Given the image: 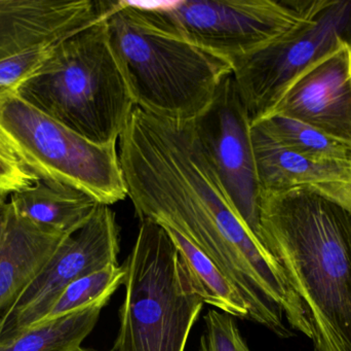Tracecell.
<instances>
[{"label": "cell", "instance_id": "obj_8", "mask_svg": "<svg viewBox=\"0 0 351 351\" xmlns=\"http://www.w3.org/2000/svg\"><path fill=\"white\" fill-rule=\"evenodd\" d=\"M119 230L115 212L100 204L77 232L65 239L43 271L0 315V343L40 323L72 282L119 264Z\"/></svg>", "mask_w": 351, "mask_h": 351}, {"label": "cell", "instance_id": "obj_17", "mask_svg": "<svg viewBox=\"0 0 351 351\" xmlns=\"http://www.w3.org/2000/svg\"><path fill=\"white\" fill-rule=\"evenodd\" d=\"M256 124L285 148L305 158L324 162H351L350 146L306 124L278 115Z\"/></svg>", "mask_w": 351, "mask_h": 351}, {"label": "cell", "instance_id": "obj_1", "mask_svg": "<svg viewBox=\"0 0 351 351\" xmlns=\"http://www.w3.org/2000/svg\"><path fill=\"white\" fill-rule=\"evenodd\" d=\"M344 183L263 194L264 247L308 313L315 351H351V208Z\"/></svg>", "mask_w": 351, "mask_h": 351}, {"label": "cell", "instance_id": "obj_20", "mask_svg": "<svg viewBox=\"0 0 351 351\" xmlns=\"http://www.w3.org/2000/svg\"><path fill=\"white\" fill-rule=\"evenodd\" d=\"M57 45H39L0 60V93L16 90L40 68Z\"/></svg>", "mask_w": 351, "mask_h": 351}, {"label": "cell", "instance_id": "obj_15", "mask_svg": "<svg viewBox=\"0 0 351 351\" xmlns=\"http://www.w3.org/2000/svg\"><path fill=\"white\" fill-rule=\"evenodd\" d=\"M114 293L69 315L33 326L18 337L0 343V351H75L96 327Z\"/></svg>", "mask_w": 351, "mask_h": 351}, {"label": "cell", "instance_id": "obj_6", "mask_svg": "<svg viewBox=\"0 0 351 351\" xmlns=\"http://www.w3.org/2000/svg\"><path fill=\"white\" fill-rule=\"evenodd\" d=\"M143 22L231 64L288 32L303 19L298 0L125 1Z\"/></svg>", "mask_w": 351, "mask_h": 351}, {"label": "cell", "instance_id": "obj_10", "mask_svg": "<svg viewBox=\"0 0 351 351\" xmlns=\"http://www.w3.org/2000/svg\"><path fill=\"white\" fill-rule=\"evenodd\" d=\"M274 115L306 124L351 148V47H341L303 73Z\"/></svg>", "mask_w": 351, "mask_h": 351}, {"label": "cell", "instance_id": "obj_4", "mask_svg": "<svg viewBox=\"0 0 351 351\" xmlns=\"http://www.w3.org/2000/svg\"><path fill=\"white\" fill-rule=\"evenodd\" d=\"M114 351H185L204 301L164 227L140 220L127 262Z\"/></svg>", "mask_w": 351, "mask_h": 351}, {"label": "cell", "instance_id": "obj_2", "mask_svg": "<svg viewBox=\"0 0 351 351\" xmlns=\"http://www.w3.org/2000/svg\"><path fill=\"white\" fill-rule=\"evenodd\" d=\"M106 16L58 43L12 92L86 139L117 146L135 104L109 45Z\"/></svg>", "mask_w": 351, "mask_h": 351}, {"label": "cell", "instance_id": "obj_14", "mask_svg": "<svg viewBox=\"0 0 351 351\" xmlns=\"http://www.w3.org/2000/svg\"><path fill=\"white\" fill-rule=\"evenodd\" d=\"M8 203L22 218L67 236L82 228L100 205L80 190L47 179L12 194Z\"/></svg>", "mask_w": 351, "mask_h": 351}, {"label": "cell", "instance_id": "obj_13", "mask_svg": "<svg viewBox=\"0 0 351 351\" xmlns=\"http://www.w3.org/2000/svg\"><path fill=\"white\" fill-rule=\"evenodd\" d=\"M252 142L262 195L306 185L351 183V162L305 158L285 148L258 124L252 127Z\"/></svg>", "mask_w": 351, "mask_h": 351}, {"label": "cell", "instance_id": "obj_12", "mask_svg": "<svg viewBox=\"0 0 351 351\" xmlns=\"http://www.w3.org/2000/svg\"><path fill=\"white\" fill-rule=\"evenodd\" d=\"M67 237L22 218L10 205L0 242V315L30 286Z\"/></svg>", "mask_w": 351, "mask_h": 351}, {"label": "cell", "instance_id": "obj_19", "mask_svg": "<svg viewBox=\"0 0 351 351\" xmlns=\"http://www.w3.org/2000/svg\"><path fill=\"white\" fill-rule=\"evenodd\" d=\"M204 321L199 351H251L237 328L234 317L210 309Z\"/></svg>", "mask_w": 351, "mask_h": 351}, {"label": "cell", "instance_id": "obj_11", "mask_svg": "<svg viewBox=\"0 0 351 351\" xmlns=\"http://www.w3.org/2000/svg\"><path fill=\"white\" fill-rule=\"evenodd\" d=\"M111 1L0 0V60L55 45L102 20Z\"/></svg>", "mask_w": 351, "mask_h": 351}, {"label": "cell", "instance_id": "obj_7", "mask_svg": "<svg viewBox=\"0 0 351 351\" xmlns=\"http://www.w3.org/2000/svg\"><path fill=\"white\" fill-rule=\"evenodd\" d=\"M300 23L232 64L252 124L269 117L303 73L341 47H351V0H298Z\"/></svg>", "mask_w": 351, "mask_h": 351}, {"label": "cell", "instance_id": "obj_18", "mask_svg": "<svg viewBox=\"0 0 351 351\" xmlns=\"http://www.w3.org/2000/svg\"><path fill=\"white\" fill-rule=\"evenodd\" d=\"M125 276V267L112 264L78 278L62 293L40 323L69 315L88 306L108 293H115L123 284Z\"/></svg>", "mask_w": 351, "mask_h": 351}, {"label": "cell", "instance_id": "obj_9", "mask_svg": "<svg viewBox=\"0 0 351 351\" xmlns=\"http://www.w3.org/2000/svg\"><path fill=\"white\" fill-rule=\"evenodd\" d=\"M194 124L200 144L231 203L263 245L260 229L262 194L252 142L253 124L232 73L223 80L212 103Z\"/></svg>", "mask_w": 351, "mask_h": 351}, {"label": "cell", "instance_id": "obj_3", "mask_svg": "<svg viewBox=\"0 0 351 351\" xmlns=\"http://www.w3.org/2000/svg\"><path fill=\"white\" fill-rule=\"evenodd\" d=\"M109 45L135 107L176 121H194L212 103L232 64L156 30L125 1L106 16Z\"/></svg>", "mask_w": 351, "mask_h": 351}, {"label": "cell", "instance_id": "obj_23", "mask_svg": "<svg viewBox=\"0 0 351 351\" xmlns=\"http://www.w3.org/2000/svg\"><path fill=\"white\" fill-rule=\"evenodd\" d=\"M75 351H88V350H84V348H80V350H77Z\"/></svg>", "mask_w": 351, "mask_h": 351}, {"label": "cell", "instance_id": "obj_22", "mask_svg": "<svg viewBox=\"0 0 351 351\" xmlns=\"http://www.w3.org/2000/svg\"><path fill=\"white\" fill-rule=\"evenodd\" d=\"M8 200H0V242H1L2 235H3L4 228H5L6 218L8 214Z\"/></svg>", "mask_w": 351, "mask_h": 351}, {"label": "cell", "instance_id": "obj_21", "mask_svg": "<svg viewBox=\"0 0 351 351\" xmlns=\"http://www.w3.org/2000/svg\"><path fill=\"white\" fill-rule=\"evenodd\" d=\"M38 177L20 160L0 135V200L34 185Z\"/></svg>", "mask_w": 351, "mask_h": 351}, {"label": "cell", "instance_id": "obj_5", "mask_svg": "<svg viewBox=\"0 0 351 351\" xmlns=\"http://www.w3.org/2000/svg\"><path fill=\"white\" fill-rule=\"evenodd\" d=\"M0 135L39 179L75 188L104 205L128 197L117 146L86 139L12 91L0 93Z\"/></svg>", "mask_w": 351, "mask_h": 351}, {"label": "cell", "instance_id": "obj_16", "mask_svg": "<svg viewBox=\"0 0 351 351\" xmlns=\"http://www.w3.org/2000/svg\"><path fill=\"white\" fill-rule=\"evenodd\" d=\"M164 228L177 249L192 286L204 304L232 317L249 319L247 304L218 266L183 235L168 227Z\"/></svg>", "mask_w": 351, "mask_h": 351}]
</instances>
